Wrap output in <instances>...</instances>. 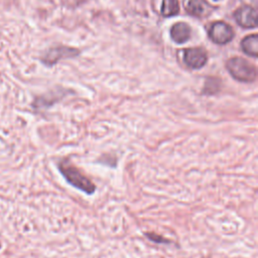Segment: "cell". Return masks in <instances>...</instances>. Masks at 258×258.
Segmentation results:
<instances>
[{
  "label": "cell",
  "instance_id": "6da1fadb",
  "mask_svg": "<svg viewBox=\"0 0 258 258\" xmlns=\"http://www.w3.org/2000/svg\"><path fill=\"white\" fill-rule=\"evenodd\" d=\"M57 168L69 184L87 194L93 195L96 191L95 183L77 168L69 158H62L57 163Z\"/></svg>",
  "mask_w": 258,
  "mask_h": 258
},
{
  "label": "cell",
  "instance_id": "7a4b0ae2",
  "mask_svg": "<svg viewBox=\"0 0 258 258\" xmlns=\"http://www.w3.org/2000/svg\"><path fill=\"white\" fill-rule=\"evenodd\" d=\"M226 68L230 75L239 82L252 83L257 76L255 67L242 57L230 58L226 63Z\"/></svg>",
  "mask_w": 258,
  "mask_h": 258
},
{
  "label": "cell",
  "instance_id": "3957f363",
  "mask_svg": "<svg viewBox=\"0 0 258 258\" xmlns=\"http://www.w3.org/2000/svg\"><path fill=\"white\" fill-rule=\"evenodd\" d=\"M209 36L215 43L226 44L233 39L234 31L229 24L223 21H217L211 25Z\"/></svg>",
  "mask_w": 258,
  "mask_h": 258
},
{
  "label": "cell",
  "instance_id": "277c9868",
  "mask_svg": "<svg viewBox=\"0 0 258 258\" xmlns=\"http://www.w3.org/2000/svg\"><path fill=\"white\" fill-rule=\"evenodd\" d=\"M234 18L244 28H255L258 23L257 10L252 6H244L237 9L234 13Z\"/></svg>",
  "mask_w": 258,
  "mask_h": 258
},
{
  "label": "cell",
  "instance_id": "5b68a950",
  "mask_svg": "<svg viewBox=\"0 0 258 258\" xmlns=\"http://www.w3.org/2000/svg\"><path fill=\"white\" fill-rule=\"evenodd\" d=\"M79 52L80 51L78 49L67 46L52 47L45 52V54L42 57V62H44L47 66H52L55 62H57L60 58L76 56L79 54Z\"/></svg>",
  "mask_w": 258,
  "mask_h": 258
},
{
  "label": "cell",
  "instance_id": "8992f818",
  "mask_svg": "<svg viewBox=\"0 0 258 258\" xmlns=\"http://www.w3.org/2000/svg\"><path fill=\"white\" fill-rule=\"evenodd\" d=\"M207 52L201 47L186 48L183 52V60L190 69H201L207 62Z\"/></svg>",
  "mask_w": 258,
  "mask_h": 258
},
{
  "label": "cell",
  "instance_id": "52a82bcc",
  "mask_svg": "<svg viewBox=\"0 0 258 258\" xmlns=\"http://www.w3.org/2000/svg\"><path fill=\"white\" fill-rule=\"evenodd\" d=\"M170 37L176 43H184L190 37V27L184 22L175 23L170 28Z\"/></svg>",
  "mask_w": 258,
  "mask_h": 258
},
{
  "label": "cell",
  "instance_id": "ba28073f",
  "mask_svg": "<svg viewBox=\"0 0 258 258\" xmlns=\"http://www.w3.org/2000/svg\"><path fill=\"white\" fill-rule=\"evenodd\" d=\"M241 48L242 50L252 56L257 57L258 55V35L257 34H251L243 38L241 41Z\"/></svg>",
  "mask_w": 258,
  "mask_h": 258
},
{
  "label": "cell",
  "instance_id": "9c48e42d",
  "mask_svg": "<svg viewBox=\"0 0 258 258\" xmlns=\"http://www.w3.org/2000/svg\"><path fill=\"white\" fill-rule=\"evenodd\" d=\"M160 12L164 17H172L179 12L177 0H162Z\"/></svg>",
  "mask_w": 258,
  "mask_h": 258
},
{
  "label": "cell",
  "instance_id": "30bf717a",
  "mask_svg": "<svg viewBox=\"0 0 258 258\" xmlns=\"http://www.w3.org/2000/svg\"><path fill=\"white\" fill-rule=\"evenodd\" d=\"M186 11L194 16H201L204 11V5L202 0H188L184 4Z\"/></svg>",
  "mask_w": 258,
  "mask_h": 258
},
{
  "label": "cell",
  "instance_id": "8fae6325",
  "mask_svg": "<svg viewBox=\"0 0 258 258\" xmlns=\"http://www.w3.org/2000/svg\"><path fill=\"white\" fill-rule=\"evenodd\" d=\"M145 237L149 241H151L153 243H156V244H169L170 243L169 240H167V239L163 238L162 236H159L155 233H145Z\"/></svg>",
  "mask_w": 258,
  "mask_h": 258
},
{
  "label": "cell",
  "instance_id": "7c38bea8",
  "mask_svg": "<svg viewBox=\"0 0 258 258\" xmlns=\"http://www.w3.org/2000/svg\"><path fill=\"white\" fill-rule=\"evenodd\" d=\"M215 1H217V0H215Z\"/></svg>",
  "mask_w": 258,
  "mask_h": 258
}]
</instances>
